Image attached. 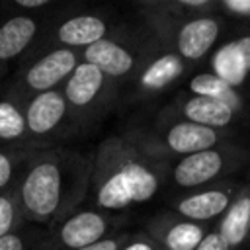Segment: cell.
I'll use <instances>...</instances> for the list:
<instances>
[{
  "label": "cell",
  "mask_w": 250,
  "mask_h": 250,
  "mask_svg": "<svg viewBox=\"0 0 250 250\" xmlns=\"http://www.w3.org/2000/svg\"><path fill=\"white\" fill-rule=\"evenodd\" d=\"M94 156L66 148L33 150L16 186L25 223L53 227L78 211L92 182Z\"/></svg>",
  "instance_id": "1"
},
{
  "label": "cell",
  "mask_w": 250,
  "mask_h": 250,
  "mask_svg": "<svg viewBox=\"0 0 250 250\" xmlns=\"http://www.w3.org/2000/svg\"><path fill=\"white\" fill-rule=\"evenodd\" d=\"M164 172V162L148 156L131 135H111L94 152V207L111 215L143 205L160 191Z\"/></svg>",
  "instance_id": "2"
},
{
  "label": "cell",
  "mask_w": 250,
  "mask_h": 250,
  "mask_svg": "<svg viewBox=\"0 0 250 250\" xmlns=\"http://www.w3.org/2000/svg\"><path fill=\"white\" fill-rule=\"evenodd\" d=\"M131 137L148 156L160 162L172 156L184 158V156L203 152V150H209V148H215L227 143V135L223 131L191 123L184 117L172 119L166 125L158 123L154 135H146V137L131 135Z\"/></svg>",
  "instance_id": "3"
},
{
  "label": "cell",
  "mask_w": 250,
  "mask_h": 250,
  "mask_svg": "<svg viewBox=\"0 0 250 250\" xmlns=\"http://www.w3.org/2000/svg\"><path fill=\"white\" fill-rule=\"evenodd\" d=\"M152 31L162 47L178 53L189 64L201 61L207 53H213V47L221 33V20L215 16L188 18L154 27Z\"/></svg>",
  "instance_id": "4"
},
{
  "label": "cell",
  "mask_w": 250,
  "mask_h": 250,
  "mask_svg": "<svg viewBox=\"0 0 250 250\" xmlns=\"http://www.w3.org/2000/svg\"><path fill=\"white\" fill-rule=\"evenodd\" d=\"M115 219L100 209H78L51 227L37 250H80L100 242L113 230Z\"/></svg>",
  "instance_id": "5"
},
{
  "label": "cell",
  "mask_w": 250,
  "mask_h": 250,
  "mask_svg": "<svg viewBox=\"0 0 250 250\" xmlns=\"http://www.w3.org/2000/svg\"><path fill=\"white\" fill-rule=\"evenodd\" d=\"M80 51L66 49V47H55L47 51L45 55L37 57L20 76L18 84L14 86L12 94L25 104L29 98L51 92L57 88H62V84L68 80V76L74 72V68L80 64Z\"/></svg>",
  "instance_id": "6"
},
{
  "label": "cell",
  "mask_w": 250,
  "mask_h": 250,
  "mask_svg": "<svg viewBox=\"0 0 250 250\" xmlns=\"http://www.w3.org/2000/svg\"><path fill=\"white\" fill-rule=\"evenodd\" d=\"M158 53V47H141L137 43H127L123 39L105 37L92 47L80 51V59L98 66L111 82L137 78L143 66Z\"/></svg>",
  "instance_id": "7"
},
{
  "label": "cell",
  "mask_w": 250,
  "mask_h": 250,
  "mask_svg": "<svg viewBox=\"0 0 250 250\" xmlns=\"http://www.w3.org/2000/svg\"><path fill=\"white\" fill-rule=\"evenodd\" d=\"M111 82L98 66L80 61L68 80L62 84V94L68 104V111L72 119H88L102 111L113 96Z\"/></svg>",
  "instance_id": "8"
},
{
  "label": "cell",
  "mask_w": 250,
  "mask_h": 250,
  "mask_svg": "<svg viewBox=\"0 0 250 250\" xmlns=\"http://www.w3.org/2000/svg\"><path fill=\"white\" fill-rule=\"evenodd\" d=\"M242 160V152L234 146H215L203 152H195L184 158H178L170 170L172 184L182 189L189 188H207L217 182L225 172L232 170Z\"/></svg>",
  "instance_id": "9"
},
{
  "label": "cell",
  "mask_w": 250,
  "mask_h": 250,
  "mask_svg": "<svg viewBox=\"0 0 250 250\" xmlns=\"http://www.w3.org/2000/svg\"><path fill=\"white\" fill-rule=\"evenodd\" d=\"M25 125H27V146L39 150L45 143L61 131L62 123L70 119L68 104L62 88L37 94L23 104Z\"/></svg>",
  "instance_id": "10"
},
{
  "label": "cell",
  "mask_w": 250,
  "mask_h": 250,
  "mask_svg": "<svg viewBox=\"0 0 250 250\" xmlns=\"http://www.w3.org/2000/svg\"><path fill=\"white\" fill-rule=\"evenodd\" d=\"M236 189H238V184L234 182L211 184L203 189H195L191 193H186L174 199L170 211L201 225H213L225 215V211L234 199Z\"/></svg>",
  "instance_id": "11"
},
{
  "label": "cell",
  "mask_w": 250,
  "mask_h": 250,
  "mask_svg": "<svg viewBox=\"0 0 250 250\" xmlns=\"http://www.w3.org/2000/svg\"><path fill=\"white\" fill-rule=\"evenodd\" d=\"M213 227L201 225L176 215L174 211L152 217L146 225V234L160 250H195Z\"/></svg>",
  "instance_id": "12"
},
{
  "label": "cell",
  "mask_w": 250,
  "mask_h": 250,
  "mask_svg": "<svg viewBox=\"0 0 250 250\" xmlns=\"http://www.w3.org/2000/svg\"><path fill=\"white\" fill-rule=\"evenodd\" d=\"M209 66L232 88H242L250 78V31L223 41L211 53Z\"/></svg>",
  "instance_id": "13"
},
{
  "label": "cell",
  "mask_w": 250,
  "mask_h": 250,
  "mask_svg": "<svg viewBox=\"0 0 250 250\" xmlns=\"http://www.w3.org/2000/svg\"><path fill=\"white\" fill-rule=\"evenodd\" d=\"M186 70L188 62L178 53L162 47V51H158L135 78V94L139 98H154L182 80Z\"/></svg>",
  "instance_id": "14"
},
{
  "label": "cell",
  "mask_w": 250,
  "mask_h": 250,
  "mask_svg": "<svg viewBox=\"0 0 250 250\" xmlns=\"http://www.w3.org/2000/svg\"><path fill=\"white\" fill-rule=\"evenodd\" d=\"M137 8L143 12L148 25L160 27L174 21L199 16H215L217 0H145Z\"/></svg>",
  "instance_id": "15"
},
{
  "label": "cell",
  "mask_w": 250,
  "mask_h": 250,
  "mask_svg": "<svg viewBox=\"0 0 250 250\" xmlns=\"http://www.w3.org/2000/svg\"><path fill=\"white\" fill-rule=\"evenodd\" d=\"M215 229L229 250H238L250 242V176L244 184H238L232 203L215 223Z\"/></svg>",
  "instance_id": "16"
},
{
  "label": "cell",
  "mask_w": 250,
  "mask_h": 250,
  "mask_svg": "<svg viewBox=\"0 0 250 250\" xmlns=\"http://www.w3.org/2000/svg\"><path fill=\"white\" fill-rule=\"evenodd\" d=\"M174 105H176L174 111L180 117H184L191 123H197V125L219 129V131H225L227 127H230L238 115V111H234L225 102L203 98V96H191V94L176 98Z\"/></svg>",
  "instance_id": "17"
},
{
  "label": "cell",
  "mask_w": 250,
  "mask_h": 250,
  "mask_svg": "<svg viewBox=\"0 0 250 250\" xmlns=\"http://www.w3.org/2000/svg\"><path fill=\"white\" fill-rule=\"evenodd\" d=\"M105 37H109L107 21L96 14H78L68 18L55 31L57 45L74 51H84Z\"/></svg>",
  "instance_id": "18"
},
{
  "label": "cell",
  "mask_w": 250,
  "mask_h": 250,
  "mask_svg": "<svg viewBox=\"0 0 250 250\" xmlns=\"http://www.w3.org/2000/svg\"><path fill=\"white\" fill-rule=\"evenodd\" d=\"M39 23L29 16L18 14L6 20L0 25V62H8L20 57L35 39Z\"/></svg>",
  "instance_id": "19"
},
{
  "label": "cell",
  "mask_w": 250,
  "mask_h": 250,
  "mask_svg": "<svg viewBox=\"0 0 250 250\" xmlns=\"http://www.w3.org/2000/svg\"><path fill=\"white\" fill-rule=\"evenodd\" d=\"M0 145H10V148H21L18 145H23L29 148L23 104L12 92L0 98Z\"/></svg>",
  "instance_id": "20"
},
{
  "label": "cell",
  "mask_w": 250,
  "mask_h": 250,
  "mask_svg": "<svg viewBox=\"0 0 250 250\" xmlns=\"http://www.w3.org/2000/svg\"><path fill=\"white\" fill-rule=\"evenodd\" d=\"M188 90L191 96H203V98L225 102L238 113H242V109H244V100H242L240 92L236 88H232L230 84H227L217 74H213L211 70L193 74L188 80Z\"/></svg>",
  "instance_id": "21"
},
{
  "label": "cell",
  "mask_w": 250,
  "mask_h": 250,
  "mask_svg": "<svg viewBox=\"0 0 250 250\" xmlns=\"http://www.w3.org/2000/svg\"><path fill=\"white\" fill-rule=\"evenodd\" d=\"M35 148H4L0 150V191L14 189L20 182L25 162Z\"/></svg>",
  "instance_id": "22"
},
{
  "label": "cell",
  "mask_w": 250,
  "mask_h": 250,
  "mask_svg": "<svg viewBox=\"0 0 250 250\" xmlns=\"http://www.w3.org/2000/svg\"><path fill=\"white\" fill-rule=\"evenodd\" d=\"M25 219L20 207V197L16 188L8 191H0V236L10 234L23 227Z\"/></svg>",
  "instance_id": "23"
},
{
  "label": "cell",
  "mask_w": 250,
  "mask_h": 250,
  "mask_svg": "<svg viewBox=\"0 0 250 250\" xmlns=\"http://www.w3.org/2000/svg\"><path fill=\"white\" fill-rule=\"evenodd\" d=\"M43 236L31 230H23L21 227L10 234L0 236V250H37Z\"/></svg>",
  "instance_id": "24"
},
{
  "label": "cell",
  "mask_w": 250,
  "mask_h": 250,
  "mask_svg": "<svg viewBox=\"0 0 250 250\" xmlns=\"http://www.w3.org/2000/svg\"><path fill=\"white\" fill-rule=\"evenodd\" d=\"M217 12L236 20H250V0H217Z\"/></svg>",
  "instance_id": "25"
},
{
  "label": "cell",
  "mask_w": 250,
  "mask_h": 250,
  "mask_svg": "<svg viewBox=\"0 0 250 250\" xmlns=\"http://www.w3.org/2000/svg\"><path fill=\"white\" fill-rule=\"evenodd\" d=\"M131 234H133V232L115 230V232H111L109 236L102 238L100 242H96V244H90V246H86V248H80V250H121V248L127 244V240L131 238Z\"/></svg>",
  "instance_id": "26"
},
{
  "label": "cell",
  "mask_w": 250,
  "mask_h": 250,
  "mask_svg": "<svg viewBox=\"0 0 250 250\" xmlns=\"http://www.w3.org/2000/svg\"><path fill=\"white\" fill-rule=\"evenodd\" d=\"M121 250H160V246L146 232H135Z\"/></svg>",
  "instance_id": "27"
},
{
  "label": "cell",
  "mask_w": 250,
  "mask_h": 250,
  "mask_svg": "<svg viewBox=\"0 0 250 250\" xmlns=\"http://www.w3.org/2000/svg\"><path fill=\"white\" fill-rule=\"evenodd\" d=\"M195 250H229V246L223 242V238H221L219 230L213 227V229L207 232V236L201 240V244H199Z\"/></svg>",
  "instance_id": "28"
},
{
  "label": "cell",
  "mask_w": 250,
  "mask_h": 250,
  "mask_svg": "<svg viewBox=\"0 0 250 250\" xmlns=\"http://www.w3.org/2000/svg\"><path fill=\"white\" fill-rule=\"evenodd\" d=\"M14 6L20 8V10H43V8H49L51 6V0H14Z\"/></svg>",
  "instance_id": "29"
},
{
  "label": "cell",
  "mask_w": 250,
  "mask_h": 250,
  "mask_svg": "<svg viewBox=\"0 0 250 250\" xmlns=\"http://www.w3.org/2000/svg\"><path fill=\"white\" fill-rule=\"evenodd\" d=\"M248 176H250V174H248Z\"/></svg>",
  "instance_id": "30"
}]
</instances>
